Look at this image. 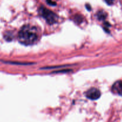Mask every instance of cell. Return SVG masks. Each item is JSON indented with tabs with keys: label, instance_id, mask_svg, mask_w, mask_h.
<instances>
[{
	"label": "cell",
	"instance_id": "cell-1",
	"mask_svg": "<svg viewBox=\"0 0 122 122\" xmlns=\"http://www.w3.org/2000/svg\"><path fill=\"white\" fill-rule=\"evenodd\" d=\"M38 30L36 27L30 25H24L20 29L18 34V39L21 44L25 45H32L38 41Z\"/></svg>",
	"mask_w": 122,
	"mask_h": 122
},
{
	"label": "cell",
	"instance_id": "cell-2",
	"mask_svg": "<svg viewBox=\"0 0 122 122\" xmlns=\"http://www.w3.org/2000/svg\"><path fill=\"white\" fill-rule=\"evenodd\" d=\"M39 14L42 17L46 22L50 25H53L56 23L58 19V15L55 14L53 11L47 9L44 6H41L39 8Z\"/></svg>",
	"mask_w": 122,
	"mask_h": 122
},
{
	"label": "cell",
	"instance_id": "cell-3",
	"mask_svg": "<svg viewBox=\"0 0 122 122\" xmlns=\"http://www.w3.org/2000/svg\"><path fill=\"white\" fill-rule=\"evenodd\" d=\"M86 96L89 100H97L101 97V92L97 88H92L86 92Z\"/></svg>",
	"mask_w": 122,
	"mask_h": 122
},
{
	"label": "cell",
	"instance_id": "cell-4",
	"mask_svg": "<svg viewBox=\"0 0 122 122\" xmlns=\"http://www.w3.org/2000/svg\"><path fill=\"white\" fill-rule=\"evenodd\" d=\"M112 91L115 94L122 95V81H118L116 82L112 86Z\"/></svg>",
	"mask_w": 122,
	"mask_h": 122
},
{
	"label": "cell",
	"instance_id": "cell-5",
	"mask_svg": "<svg viewBox=\"0 0 122 122\" xmlns=\"http://www.w3.org/2000/svg\"><path fill=\"white\" fill-rule=\"evenodd\" d=\"M97 16L98 19L99 20H104L106 19V17H107V14L106 12L101 10L98 12L97 14Z\"/></svg>",
	"mask_w": 122,
	"mask_h": 122
},
{
	"label": "cell",
	"instance_id": "cell-6",
	"mask_svg": "<svg viewBox=\"0 0 122 122\" xmlns=\"http://www.w3.org/2000/svg\"><path fill=\"white\" fill-rule=\"evenodd\" d=\"M5 63H9V64H17V65H31V64H33V63H18V62H13V61H3Z\"/></svg>",
	"mask_w": 122,
	"mask_h": 122
},
{
	"label": "cell",
	"instance_id": "cell-7",
	"mask_svg": "<svg viewBox=\"0 0 122 122\" xmlns=\"http://www.w3.org/2000/svg\"><path fill=\"white\" fill-rule=\"evenodd\" d=\"M83 17L79 14H77L75 16V21L77 23H81L83 21Z\"/></svg>",
	"mask_w": 122,
	"mask_h": 122
},
{
	"label": "cell",
	"instance_id": "cell-8",
	"mask_svg": "<svg viewBox=\"0 0 122 122\" xmlns=\"http://www.w3.org/2000/svg\"><path fill=\"white\" fill-rule=\"evenodd\" d=\"M4 38L7 41H11L12 39H13V35L11 34V33L9 32V33H7L5 35Z\"/></svg>",
	"mask_w": 122,
	"mask_h": 122
},
{
	"label": "cell",
	"instance_id": "cell-9",
	"mask_svg": "<svg viewBox=\"0 0 122 122\" xmlns=\"http://www.w3.org/2000/svg\"><path fill=\"white\" fill-rule=\"evenodd\" d=\"M70 65H63V66H54V67H45L41 68V69H57V68L59 67H67L69 66Z\"/></svg>",
	"mask_w": 122,
	"mask_h": 122
},
{
	"label": "cell",
	"instance_id": "cell-10",
	"mask_svg": "<svg viewBox=\"0 0 122 122\" xmlns=\"http://www.w3.org/2000/svg\"><path fill=\"white\" fill-rule=\"evenodd\" d=\"M71 70H70V69H63V70H58V71H53V73H67L69 72V71H71Z\"/></svg>",
	"mask_w": 122,
	"mask_h": 122
},
{
	"label": "cell",
	"instance_id": "cell-11",
	"mask_svg": "<svg viewBox=\"0 0 122 122\" xmlns=\"http://www.w3.org/2000/svg\"><path fill=\"white\" fill-rule=\"evenodd\" d=\"M46 2L48 3V4L50 5L51 6H55L56 5V3L55 2H53L52 0H46Z\"/></svg>",
	"mask_w": 122,
	"mask_h": 122
},
{
	"label": "cell",
	"instance_id": "cell-12",
	"mask_svg": "<svg viewBox=\"0 0 122 122\" xmlns=\"http://www.w3.org/2000/svg\"><path fill=\"white\" fill-rule=\"evenodd\" d=\"M105 1H106L107 4L109 5H111L113 4L114 0H105Z\"/></svg>",
	"mask_w": 122,
	"mask_h": 122
},
{
	"label": "cell",
	"instance_id": "cell-13",
	"mask_svg": "<svg viewBox=\"0 0 122 122\" xmlns=\"http://www.w3.org/2000/svg\"><path fill=\"white\" fill-rule=\"evenodd\" d=\"M85 7H86V9L88 10V11H91V5L89 4H86Z\"/></svg>",
	"mask_w": 122,
	"mask_h": 122
}]
</instances>
